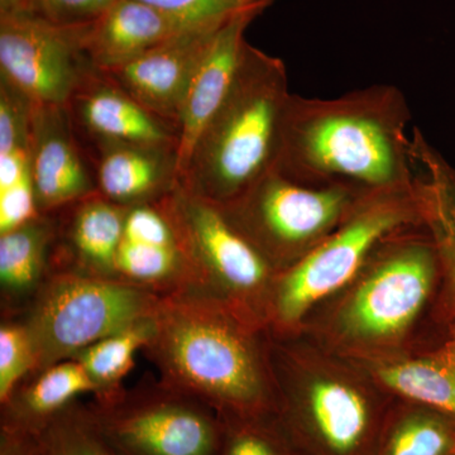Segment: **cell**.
<instances>
[{
	"label": "cell",
	"mask_w": 455,
	"mask_h": 455,
	"mask_svg": "<svg viewBox=\"0 0 455 455\" xmlns=\"http://www.w3.org/2000/svg\"><path fill=\"white\" fill-rule=\"evenodd\" d=\"M411 112L390 84L333 99L291 94L275 170L301 184L359 196L414 187Z\"/></svg>",
	"instance_id": "6da1fadb"
},
{
	"label": "cell",
	"mask_w": 455,
	"mask_h": 455,
	"mask_svg": "<svg viewBox=\"0 0 455 455\" xmlns=\"http://www.w3.org/2000/svg\"><path fill=\"white\" fill-rule=\"evenodd\" d=\"M236 310L194 284L161 293L142 353L164 385L203 401L221 418L251 419L266 406L268 388Z\"/></svg>",
	"instance_id": "7a4b0ae2"
},
{
	"label": "cell",
	"mask_w": 455,
	"mask_h": 455,
	"mask_svg": "<svg viewBox=\"0 0 455 455\" xmlns=\"http://www.w3.org/2000/svg\"><path fill=\"white\" fill-rule=\"evenodd\" d=\"M290 97L283 60L247 42L235 82L200 134L180 184L218 206L242 196L276 166Z\"/></svg>",
	"instance_id": "3957f363"
},
{
	"label": "cell",
	"mask_w": 455,
	"mask_h": 455,
	"mask_svg": "<svg viewBox=\"0 0 455 455\" xmlns=\"http://www.w3.org/2000/svg\"><path fill=\"white\" fill-rule=\"evenodd\" d=\"M160 296L155 290L118 277L51 271L28 307L16 317L31 338L32 374L151 319Z\"/></svg>",
	"instance_id": "277c9868"
},
{
	"label": "cell",
	"mask_w": 455,
	"mask_h": 455,
	"mask_svg": "<svg viewBox=\"0 0 455 455\" xmlns=\"http://www.w3.org/2000/svg\"><path fill=\"white\" fill-rule=\"evenodd\" d=\"M418 220L421 209L415 182L412 188L362 196L343 223L281 278L274 293L277 320L291 324L300 319L352 280L377 245Z\"/></svg>",
	"instance_id": "5b68a950"
},
{
	"label": "cell",
	"mask_w": 455,
	"mask_h": 455,
	"mask_svg": "<svg viewBox=\"0 0 455 455\" xmlns=\"http://www.w3.org/2000/svg\"><path fill=\"white\" fill-rule=\"evenodd\" d=\"M118 455H220L223 418L203 401L145 379L88 403Z\"/></svg>",
	"instance_id": "8992f818"
},
{
	"label": "cell",
	"mask_w": 455,
	"mask_h": 455,
	"mask_svg": "<svg viewBox=\"0 0 455 455\" xmlns=\"http://www.w3.org/2000/svg\"><path fill=\"white\" fill-rule=\"evenodd\" d=\"M362 196L348 188L301 184L274 169L220 208L274 268L277 260L302 259L322 243Z\"/></svg>",
	"instance_id": "52a82bcc"
},
{
	"label": "cell",
	"mask_w": 455,
	"mask_h": 455,
	"mask_svg": "<svg viewBox=\"0 0 455 455\" xmlns=\"http://www.w3.org/2000/svg\"><path fill=\"white\" fill-rule=\"evenodd\" d=\"M178 229L196 286L235 309L262 298L274 268L235 229L220 206L190 193L181 184L164 197Z\"/></svg>",
	"instance_id": "ba28073f"
},
{
	"label": "cell",
	"mask_w": 455,
	"mask_h": 455,
	"mask_svg": "<svg viewBox=\"0 0 455 455\" xmlns=\"http://www.w3.org/2000/svg\"><path fill=\"white\" fill-rule=\"evenodd\" d=\"M84 26H57L37 14L0 16V76L35 106L68 107L97 70L84 51Z\"/></svg>",
	"instance_id": "9c48e42d"
},
{
	"label": "cell",
	"mask_w": 455,
	"mask_h": 455,
	"mask_svg": "<svg viewBox=\"0 0 455 455\" xmlns=\"http://www.w3.org/2000/svg\"><path fill=\"white\" fill-rule=\"evenodd\" d=\"M440 257L433 238L395 248L359 287L346 322L361 337L400 333L421 310L435 281Z\"/></svg>",
	"instance_id": "30bf717a"
},
{
	"label": "cell",
	"mask_w": 455,
	"mask_h": 455,
	"mask_svg": "<svg viewBox=\"0 0 455 455\" xmlns=\"http://www.w3.org/2000/svg\"><path fill=\"white\" fill-rule=\"evenodd\" d=\"M31 176L41 214H52L97 191L68 107L35 106Z\"/></svg>",
	"instance_id": "8fae6325"
},
{
	"label": "cell",
	"mask_w": 455,
	"mask_h": 455,
	"mask_svg": "<svg viewBox=\"0 0 455 455\" xmlns=\"http://www.w3.org/2000/svg\"><path fill=\"white\" fill-rule=\"evenodd\" d=\"M224 23L188 29L107 74L143 107L179 130L188 88Z\"/></svg>",
	"instance_id": "7c38bea8"
},
{
	"label": "cell",
	"mask_w": 455,
	"mask_h": 455,
	"mask_svg": "<svg viewBox=\"0 0 455 455\" xmlns=\"http://www.w3.org/2000/svg\"><path fill=\"white\" fill-rule=\"evenodd\" d=\"M164 197L128 208L116 263V276L160 293L196 286Z\"/></svg>",
	"instance_id": "4fadbf2b"
},
{
	"label": "cell",
	"mask_w": 455,
	"mask_h": 455,
	"mask_svg": "<svg viewBox=\"0 0 455 455\" xmlns=\"http://www.w3.org/2000/svg\"><path fill=\"white\" fill-rule=\"evenodd\" d=\"M68 108L75 128L92 143L178 147V127L147 109L103 71L89 75Z\"/></svg>",
	"instance_id": "5bb4252c"
},
{
	"label": "cell",
	"mask_w": 455,
	"mask_h": 455,
	"mask_svg": "<svg viewBox=\"0 0 455 455\" xmlns=\"http://www.w3.org/2000/svg\"><path fill=\"white\" fill-rule=\"evenodd\" d=\"M128 208L99 191L52 212L57 230L51 271H74L94 277L116 276V263ZM119 278V277H118Z\"/></svg>",
	"instance_id": "9a60e30c"
},
{
	"label": "cell",
	"mask_w": 455,
	"mask_h": 455,
	"mask_svg": "<svg viewBox=\"0 0 455 455\" xmlns=\"http://www.w3.org/2000/svg\"><path fill=\"white\" fill-rule=\"evenodd\" d=\"M271 5L239 12L228 20L215 33L208 52L204 56L196 76L188 88L179 118V171L184 173L191 152L200 134L220 109L235 82L247 44L245 32L253 20L265 13Z\"/></svg>",
	"instance_id": "2e32d148"
},
{
	"label": "cell",
	"mask_w": 455,
	"mask_h": 455,
	"mask_svg": "<svg viewBox=\"0 0 455 455\" xmlns=\"http://www.w3.org/2000/svg\"><path fill=\"white\" fill-rule=\"evenodd\" d=\"M202 26L212 25H194L140 0H114L94 22L84 26L83 46L92 65L109 73Z\"/></svg>",
	"instance_id": "e0dca14e"
},
{
	"label": "cell",
	"mask_w": 455,
	"mask_h": 455,
	"mask_svg": "<svg viewBox=\"0 0 455 455\" xmlns=\"http://www.w3.org/2000/svg\"><path fill=\"white\" fill-rule=\"evenodd\" d=\"M97 191L131 208L157 202L180 184L176 146L92 143Z\"/></svg>",
	"instance_id": "ac0fdd59"
},
{
	"label": "cell",
	"mask_w": 455,
	"mask_h": 455,
	"mask_svg": "<svg viewBox=\"0 0 455 455\" xmlns=\"http://www.w3.org/2000/svg\"><path fill=\"white\" fill-rule=\"evenodd\" d=\"M56 230L55 214H41L0 235L2 319L20 316L49 277Z\"/></svg>",
	"instance_id": "d6986e66"
},
{
	"label": "cell",
	"mask_w": 455,
	"mask_h": 455,
	"mask_svg": "<svg viewBox=\"0 0 455 455\" xmlns=\"http://www.w3.org/2000/svg\"><path fill=\"white\" fill-rule=\"evenodd\" d=\"M97 388L75 359H66L31 374L0 405V427L38 435L60 412L82 395L94 396Z\"/></svg>",
	"instance_id": "ffe728a7"
},
{
	"label": "cell",
	"mask_w": 455,
	"mask_h": 455,
	"mask_svg": "<svg viewBox=\"0 0 455 455\" xmlns=\"http://www.w3.org/2000/svg\"><path fill=\"white\" fill-rule=\"evenodd\" d=\"M309 400L311 421L325 447L337 455L353 453L370 424L363 397L343 383L319 381L311 387Z\"/></svg>",
	"instance_id": "44dd1931"
},
{
	"label": "cell",
	"mask_w": 455,
	"mask_h": 455,
	"mask_svg": "<svg viewBox=\"0 0 455 455\" xmlns=\"http://www.w3.org/2000/svg\"><path fill=\"white\" fill-rule=\"evenodd\" d=\"M379 376L398 394L455 418V338L431 357L383 368Z\"/></svg>",
	"instance_id": "7402d4cb"
},
{
	"label": "cell",
	"mask_w": 455,
	"mask_h": 455,
	"mask_svg": "<svg viewBox=\"0 0 455 455\" xmlns=\"http://www.w3.org/2000/svg\"><path fill=\"white\" fill-rule=\"evenodd\" d=\"M423 221L429 227L455 293V167L445 157L430 161L420 182Z\"/></svg>",
	"instance_id": "603a6c76"
},
{
	"label": "cell",
	"mask_w": 455,
	"mask_h": 455,
	"mask_svg": "<svg viewBox=\"0 0 455 455\" xmlns=\"http://www.w3.org/2000/svg\"><path fill=\"white\" fill-rule=\"evenodd\" d=\"M152 331V317L146 322L109 335L74 355L94 383V398L122 390L123 381L136 366L137 353L142 352Z\"/></svg>",
	"instance_id": "cb8c5ba5"
},
{
	"label": "cell",
	"mask_w": 455,
	"mask_h": 455,
	"mask_svg": "<svg viewBox=\"0 0 455 455\" xmlns=\"http://www.w3.org/2000/svg\"><path fill=\"white\" fill-rule=\"evenodd\" d=\"M41 455H118L104 439L88 403H71L38 434Z\"/></svg>",
	"instance_id": "d4e9b609"
},
{
	"label": "cell",
	"mask_w": 455,
	"mask_h": 455,
	"mask_svg": "<svg viewBox=\"0 0 455 455\" xmlns=\"http://www.w3.org/2000/svg\"><path fill=\"white\" fill-rule=\"evenodd\" d=\"M35 370L31 338L16 317L2 319L0 325V405Z\"/></svg>",
	"instance_id": "484cf974"
},
{
	"label": "cell",
	"mask_w": 455,
	"mask_h": 455,
	"mask_svg": "<svg viewBox=\"0 0 455 455\" xmlns=\"http://www.w3.org/2000/svg\"><path fill=\"white\" fill-rule=\"evenodd\" d=\"M453 440L447 421L433 416H414L395 431L386 455H448Z\"/></svg>",
	"instance_id": "4316f807"
},
{
	"label": "cell",
	"mask_w": 455,
	"mask_h": 455,
	"mask_svg": "<svg viewBox=\"0 0 455 455\" xmlns=\"http://www.w3.org/2000/svg\"><path fill=\"white\" fill-rule=\"evenodd\" d=\"M194 25H220L239 12L277 0H140Z\"/></svg>",
	"instance_id": "83f0119b"
},
{
	"label": "cell",
	"mask_w": 455,
	"mask_h": 455,
	"mask_svg": "<svg viewBox=\"0 0 455 455\" xmlns=\"http://www.w3.org/2000/svg\"><path fill=\"white\" fill-rule=\"evenodd\" d=\"M114 0H32L35 13L53 25H89L109 8Z\"/></svg>",
	"instance_id": "f1b7e54d"
},
{
	"label": "cell",
	"mask_w": 455,
	"mask_h": 455,
	"mask_svg": "<svg viewBox=\"0 0 455 455\" xmlns=\"http://www.w3.org/2000/svg\"><path fill=\"white\" fill-rule=\"evenodd\" d=\"M31 178L0 191V235L40 217Z\"/></svg>",
	"instance_id": "f546056e"
},
{
	"label": "cell",
	"mask_w": 455,
	"mask_h": 455,
	"mask_svg": "<svg viewBox=\"0 0 455 455\" xmlns=\"http://www.w3.org/2000/svg\"><path fill=\"white\" fill-rule=\"evenodd\" d=\"M226 424L220 455H281L274 440L265 431L250 424L236 427L233 419L223 418Z\"/></svg>",
	"instance_id": "4dcf8cb0"
},
{
	"label": "cell",
	"mask_w": 455,
	"mask_h": 455,
	"mask_svg": "<svg viewBox=\"0 0 455 455\" xmlns=\"http://www.w3.org/2000/svg\"><path fill=\"white\" fill-rule=\"evenodd\" d=\"M0 455H41L38 435L0 427Z\"/></svg>",
	"instance_id": "1f68e13d"
},
{
	"label": "cell",
	"mask_w": 455,
	"mask_h": 455,
	"mask_svg": "<svg viewBox=\"0 0 455 455\" xmlns=\"http://www.w3.org/2000/svg\"><path fill=\"white\" fill-rule=\"evenodd\" d=\"M36 14L32 0H0V16Z\"/></svg>",
	"instance_id": "d6a6232c"
}]
</instances>
